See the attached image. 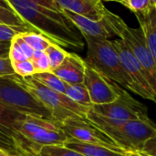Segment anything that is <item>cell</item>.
<instances>
[{
    "label": "cell",
    "instance_id": "cell-1",
    "mask_svg": "<svg viewBox=\"0 0 156 156\" xmlns=\"http://www.w3.org/2000/svg\"><path fill=\"white\" fill-rule=\"evenodd\" d=\"M12 9L36 32L60 47L82 49L84 37L61 13L28 0H6Z\"/></svg>",
    "mask_w": 156,
    "mask_h": 156
},
{
    "label": "cell",
    "instance_id": "cell-2",
    "mask_svg": "<svg viewBox=\"0 0 156 156\" xmlns=\"http://www.w3.org/2000/svg\"><path fill=\"white\" fill-rule=\"evenodd\" d=\"M87 118L109 135L125 153L141 152L144 144L156 135V124L150 119L117 121L93 112L87 113Z\"/></svg>",
    "mask_w": 156,
    "mask_h": 156
},
{
    "label": "cell",
    "instance_id": "cell-3",
    "mask_svg": "<svg viewBox=\"0 0 156 156\" xmlns=\"http://www.w3.org/2000/svg\"><path fill=\"white\" fill-rule=\"evenodd\" d=\"M83 37L88 48L85 62L102 76L133 91L134 83L123 69L112 40L89 36Z\"/></svg>",
    "mask_w": 156,
    "mask_h": 156
},
{
    "label": "cell",
    "instance_id": "cell-4",
    "mask_svg": "<svg viewBox=\"0 0 156 156\" xmlns=\"http://www.w3.org/2000/svg\"><path fill=\"white\" fill-rule=\"evenodd\" d=\"M12 78L51 112L55 122H62L71 118L87 117V113L90 108L76 103L65 93L48 89L36 80L32 76L22 78L14 74Z\"/></svg>",
    "mask_w": 156,
    "mask_h": 156
},
{
    "label": "cell",
    "instance_id": "cell-5",
    "mask_svg": "<svg viewBox=\"0 0 156 156\" xmlns=\"http://www.w3.org/2000/svg\"><path fill=\"white\" fill-rule=\"evenodd\" d=\"M106 18L115 36L125 42L143 67L156 96V62L147 46L142 28L130 27L120 16L112 12L106 16Z\"/></svg>",
    "mask_w": 156,
    "mask_h": 156
},
{
    "label": "cell",
    "instance_id": "cell-6",
    "mask_svg": "<svg viewBox=\"0 0 156 156\" xmlns=\"http://www.w3.org/2000/svg\"><path fill=\"white\" fill-rule=\"evenodd\" d=\"M27 116L0 104V150L13 156H37L40 147L19 133L20 124Z\"/></svg>",
    "mask_w": 156,
    "mask_h": 156
},
{
    "label": "cell",
    "instance_id": "cell-7",
    "mask_svg": "<svg viewBox=\"0 0 156 156\" xmlns=\"http://www.w3.org/2000/svg\"><path fill=\"white\" fill-rule=\"evenodd\" d=\"M0 104L27 116L55 122L51 112L15 81L12 75L0 77Z\"/></svg>",
    "mask_w": 156,
    "mask_h": 156
},
{
    "label": "cell",
    "instance_id": "cell-8",
    "mask_svg": "<svg viewBox=\"0 0 156 156\" xmlns=\"http://www.w3.org/2000/svg\"><path fill=\"white\" fill-rule=\"evenodd\" d=\"M19 133L37 147L44 145H64L69 139L60 129L59 122L27 116L19 127Z\"/></svg>",
    "mask_w": 156,
    "mask_h": 156
},
{
    "label": "cell",
    "instance_id": "cell-9",
    "mask_svg": "<svg viewBox=\"0 0 156 156\" xmlns=\"http://www.w3.org/2000/svg\"><path fill=\"white\" fill-rule=\"evenodd\" d=\"M59 127L69 139L124 152L109 135H107L87 117L68 119L62 122H59Z\"/></svg>",
    "mask_w": 156,
    "mask_h": 156
},
{
    "label": "cell",
    "instance_id": "cell-10",
    "mask_svg": "<svg viewBox=\"0 0 156 156\" xmlns=\"http://www.w3.org/2000/svg\"><path fill=\"white\" fill-rule=\"evenodd\" d=\"M96 113L117 121H133L149 118L147 107L133 99L126 90H122L117 100L111 103L92 105L90 108Z\"/></svg>",
    "mask_w": 156,
    "mask_h": 156
},
{
    "label": "cell",
    "instance_id": "cell-11",
    "mask_svg": "<svg viewBox=\"0 0 156 156\" xmlns=\"http://www.w3.org/2000/svg\"><path fill=\"white\" fill-rule=\"evenodd\" d=\"M112 42L118 52L123 69L134 83L133 92L156 102L155 94L148 82L146 74L129 47L121 38L113 39Z\"/></svg>",
    "mask_w": 156,
    "mask_h": 156
},
{
    "label": "cell",
    "instance_id": "cell-12",
    "mask_svg": "<svg viewBox=\"0 0 156 156\" xmlns=\"http://www.w3.org/2000/svg\"><path fill=\"white\" fill-rule=\"evenodd\" d=\"M84 85L89 91L92 105L111 103L119 98L122 90L116 82L102 76L87 63Z\"/></svg>",
    "mask_w": 156,
    "mask_h": 156
},
{
    "label": "cell",
    "instance_id": "cell-13",
    "mask_svg": "<svg viewBox=\"0 0 156 156\" xmlns=\"http://www.w3.org/2000/svg\"><path fill=\"white\" fill-rule=\"evenodd\" d=\"M61 13L80 30L82 36L99 39H110L116 37L106 18L107 15L101 20H92L66 9H61Z\"/></svg>",
    "mask_w": 156,
    "mask_h": 156
},
{
    "label": "cell",
    "instance_id": "cell-14",
    "mask_svg": "<svg viewBox=\"0 0 156 156\" xmlns=\"http://www.w3.org/2000/svg\"><path fill=\"white\" fill-rule=\"evenodd\" d=\"M86 62L74 53H68L64 61L52 72L69 85L84 83Z\"/></svg>",
    "mask_w": 156,
    "mask_h": 156
},
{
    "label": "cell",
    "instance_id": "cell-15",
    "mask_svg": "<svg viewBox=\"0 0 156 156\" xmlns=\"http://www.w3.org/2000/svg\"><path fill=\"white\" fill-rule=\"evenodd\" d=\"M60 9L84 16L92 20H101L109 11L101 0H55Z\"/></svg>",
    "mask_w": 156,
    "mask_h": 156
},
{
    "label": "cell",
    "instance_id": "cell-16",
    "mask_svg": "<svg viewBox=\"0 0 156 156\" xmlns=\"http://www.w3.org/2000/svg\"><path fill=\"white\" fill-rule=\"evenodd\" d=\"M142 28L147 46L156 62V5L134 13Z\"/></svg>",
    "mask_w": 156,
    "mask_h": 156
},
{
    "label": "cell",
    "instance_id": "cell-17",
    "mask_svg": "<svg viewBox=\"0 0 156 156\" xmlns=\"http://www.w3.org/2000/svg\"><path fill=\"white\" fill-rule=\"evenodd\" d=\"M64 146L72 149L84 156H126L125 152L116 151L105 146L85 144L71 139H68Z\"/></svg>",
    "mask_w": 156,
    "mask_h": 156
},
{
    "label": "cell",
    "instance_id": "cell-18",
    "mask_svg": "<svg viewBox=\"0 0 156 156\" xmlns=\"http://www.w3.org/2000/svg\"><path fill=\"white\" fill-rule=\"evenodd\" d=\"M65 94L69 99H71L73 101H75L76 103L80 105H82L88 108H91L92 106L89 91L86 86L84 85V83L68 85Z\"/></svg>",
    "mask_w": 156,
    "mask_h": 156
},
{
    "label": "cell",
    "instance_id": "cell-19",
    "mask_svg": "<svg viewBox=\"0 0 156 156\" xmlns=\"http://www.w3.org/2000/svg\"><path fill=\"white\" fill-rule=\"evenodd\" d=\"M32 77L36 80H37L39 83L48 87V89L58 91V92H60V93H65L67 87L69 85L66 82H64L62 80H60L58 76H56L52 71L43 72V73H36Z\"/></svg>",
    "mask_w": 156,
    "mask_h": 156
},
{
    "label": "cell",
    "instance_id": "cell-20",
    "mask_svg": "<svg viewBox=\"0 0 156 156\" xmlns=\"http://www.w3.org/2000/svg\"><path fill=\"white\" fill-rule=\"evenodd\" d=\"M0 24L11 26L14 27L24 28L27 31H35L31 27L26 24L23 21V19L14 10L1 5H0Z\"/></svg>",
    "mask_w": 156,
    "mask_h": 156
},
{
    "label": "cell",
    "instance_id": "cell-21",
    "mask_svg": "<svg viewBox=\"0 0 156 156\" xmlns=\"http://www.w3.org/2000/svg\"><path fill=\"white\" fill-rule=\"evenodd\" d=\"M18 37H20L24 41H26L34 50L45 51L52 43L48 38L35 31L22 32L18 34Z\"/></svg>",
    "mask_w": 156,
    "mask_h": 156
},
{
    "label": "cell",
    "instance_id": "cell-22",
    "mask_svg": "<svg viewBox=\"0 0 156 156\" xmlns=\"http://www.w3.org/2000/svg\"><path fill=\"white\" fill-rule=\"evenodd\" d=\"M45 52L49 60L51 71H53L54 69L60 66V64L64 61L69 53L66 50H64L60 46L54 43H51L48 46V48L45 50Z\"/></svg>",
    "mask_w": 156,
    "mask_h": 156
},
{
    "label": "cell",
    "instance_id": "cell-23",
    "mask_svg": "<svg viewBox=\"0 0 156 156\" xmlns=\"http://www.w3.org/2000/svg\"><path fill=\"white\" fill-rule=\"evenodd\" d=\"M37 156H84L64 145H44L39 148Z\"/></svg>",
    "mask_w": 156,
    "mask_h": 156
},
{
    "label": "cell",
    "instance_id": "cell-24",
    "mask_svg": "<svg viewBox=\"0 0 156 156\" xmlns=\"http://www.w3.org/2000/svg\"><path fill=\"white\" fill-rule=\"evenodd\" d=\"M12 66H13L15 73L22 78L30 77L36 73L34 65L31 59H26V60L19 61V62H13Z\"/></svg>",
    "mask_w": 156,
    "mask_h": 156
},
{
    "label": "cell",
    "instance_id": "cell-25",
    "mask_svg": "<svg viewBox=\"0 0 156 156\" xmlns=\"http://www.w3.org/2000/svg\"><path fill=\"white\" fill-rule=\"evenodd\" d=\"M22 32H29L24 28L14 27L11 26L0 24V43H11L13 38L22 33Z\"/></svg>",
    "mask_w": 156,
    "mask_h": 156
},
{
    "label": "cell",
    "instance_id": "cell-26",
    "mask_svg": "<svg viewBox=\"0 0 156 156\" xmlns=\"http://www.w3.org/2000/svg\"><path fill=\"white\" fill-rule=\"evenodd\" d=\"M122 5L133 13L146 10L150 6V0H122Z\"/></svg>",
    "mask_w": 156,
    "mask_h": 156
},
{
    "label": "cell",
    "instance_id": "cell-27",
    "mask_svg": "<svg viewBox=\"0 0 156 156\" xmlns=\"http://www.w3.org/2000/svg\"><path fill=\"white\" fill-rule=\"evenodd\" d=\"M9 58H10L12 63L13 62H19V61H23V60L27 59V58L26 57V55L24 54V52L22 51V49L20 48V47L18 46V44L16 42V40L14 38L10 44Z\"/></svg>",
    "mask_w": 156,
    "mask_h": 156
},
{
    "label": "cell",
    "instance_id": "cell-28",
    "mask_svg": "<svg viewBox=\"0 0 156 156\" xmlns=\"http://www.w3.org/2000/svg\"><path fill=\"white\" fill-rule=\"evenodd\" d=\"M31 61L33 62L36 73H43V72L51 71L49 60H48V57L46 55V52H45V55H43L42 57L38 58H36V59H31Z\"/></svg>",
    "mask_w": 156,
    "mask_h": 156
},
{
    "label": "cell",
    "instance_id": "cell-29",
    "mask_svg": "<svg viewBox=\"0 0 156 156\" xmlns=\"http://www.w3.org/2000/svg\"><path fill=\"white\" fill-rule=\"evenodd\" d=\"M16 74L12 66L10 58H0V77L9 76Z\"/></svg>",
    "mask_w": 156,
    "mask_h": 156
},
{
    "label": "cell",
    "instance_id": "cell-30",
    "mask_svg": "<svg viewBox=\"0 0 156 156\" xmlns=\"http://www.w3.org/2000/svg\"><path fill=\"white\" fill-rule=\"evenodd\" d=\"M138 153H141L145 155L156 156V135L153 138L149 139L144 144L141 152H138Z\"/></svg>",
    "mask_w": 156,
    "mask_h": 156
},
{
    "label": "cell",
    "instance_id": "cell-31",
    "mask_svg": "<svg viewBox=\"0 0 156 156\" xmlns=\"http://www.w3.org/2000/svg\"><path fill=\"white\" fill-rule=\"evenodd\" d=\"M14 39L18 44V46L22 49V51L24 52V54L26 55V57L27 58V59H31L32 57H33V54H34V49L26 41H24L20 37H18V35H16L14 37Z\"/></svg>",
    "mask_w": 156,
    "mask_h": 156
},
{
    "label": "cell",
    "instance_id": "cell-32",
    "mask_svg": "<svg viewBox=\"0 0 156 156\" xmlns=\"http://www.w3.org/2000/svg\"><path fill=\"white\" fill-rule=\"evenodd\" d=\"M28 1L35 3V4H37V5H43V6H46L48 8L52 9V10L61 12L60 7L58 5V4L55 2V0H28Z\"/></svg>",
    "mask_w": 156,
    "mask_h": 156
},
{
    "label": "cell",
    "instance_id": "cell-33",
    "mask_svg": "<svg viewBox=\"0 0 156 156\" xmlns=\"http://www.w3.org/2000/svg\"><path fill=\"white\" fill-rule=\"evenodd\" d=\"M11 43H0V58H8Z\"/></svg>",
    "mask_w": 156,
    "mask_h": 156
},
{
    "label": "cell",
    "instance_id": "cell-34",
    "mask_svg": "<svg viewBox=\"0 0 156 156\" xmlns=\"http://www.w3.org/2000/svg\"><path fill=\"white\" fill-rule=\"evenodd\" d=\"M0 5L1 6H4V7H6V8H9V9H12V7L10 6L9 3L6 0H0Z\"/></svg>",
    "mask_w": 156,
    "mask_h": 156
},
{
    "label": "cell",
    "instance_id": "cell-35",
    "mask_svg": "<svg viewBox=\"0 0 156 156\" xmlns=\"http://www.w3.org/2000/svg\"><path fill=\"white\" fill-rule=\"evenodd\" d=\"M126 156H144L143 154L138 153V152H126Z\"/></svg>",
    "mask_w": 156,
    "mask_h": 156
},
{
    "label": "cell",
    "instance_id": "cell-36",
    "mask_svg": "<svg viewBox=\"0 0 156 156\" xmlns=\"http://www.w3.org/2000/svg\"><path fill=\"white\" fill-rule=\"evenodd\" d=\"M156 0H150V6H155Z\"/></svg>",
    "mask_w": 156,
    "mask_h": 156
},
{
    "label": "cell",
    "instance_id": "cell-37",
    "mask_svg": "<svg viewBox=\"0 0 156 156\" xmlns=\"http://www.w3.org/2000/svg\"><path fill=\"white\" fill-rule=\"evenodd\" d=\"M101 1H106V2H117V3H122V0H101Z\"/></svg>",
    "mask_w": 156,
    "mask_h": 156
},
{
    "label": "cell",
    "instance_id": "cell-38",
    "mask_svg": "<svg viewBox=\"0 0 156 156\" xmlns=\"http://www.w3.org/2000/svg\"><path fill=\"white\" fill-rule=\"evenodd\" d=\"M144 156H149V155H145V154H144Z\"/></svg>",
    "mask_w": 156,
    "mask_h": 156
}]
</instances>
